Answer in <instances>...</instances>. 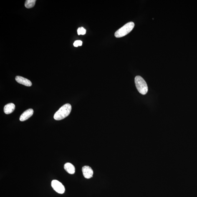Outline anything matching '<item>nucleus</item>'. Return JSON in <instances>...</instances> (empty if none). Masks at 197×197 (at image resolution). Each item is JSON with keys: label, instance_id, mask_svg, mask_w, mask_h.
Wrapping results in <instances>:
<instances>
[{"label": "nucleus", "instance_id": "12", "mask_svg": "<svg viewBox=\"0 0 197 197\" xmlns=\"http://www.w3.org/2000/svg\"><path fill=\"white\" fill-rule=\"evenodd\" d=\"M82 41L80 40H77L74 42V47H78V46H82Z\"/></svg>", "mask_w": 197, "mask_h": 197}, {"label": "nucleus", "instance_id": "2", "mask_svg": "<svg viewBox=\"0 0 197 197\" xmlns=\"http://www.w3.org/2000/svg\"><path fill=\"white\" fill-rule=\"evenodd\" d=\"M135 83L137 90L140 94L145 95L148 91V85L142 77L137 76L135 78Z\"/></svg>", "mask_w": 197, "mask_h": 197}, {"label": "nucleus", "instance_id": "10", "mask_svg": "<svg viewBox=\"0 0 197 197\" xmlns=\"http://www.w3.org/2000/svg\"><path fill=\"white\" fill-rule=\"evenodd\" d=\"M36 0H27L25 3V6L28 9L33 7L36 2Z\"/></svg>", "mask_w": 197, "mask_h": 197}, {"label": "nucleus", "instance_id": "4", "mask_svg": "<svg viewBox=\"0 0 197 197\" xmlns=\"http://www.w3.org/2000/svg\"><path fill=\"white\" fill-rule=\"evenodd\" d=\"M51 185L54 190L59 194H63L65 191V188L61 182L57 180H53Z\"/></svg>", "mask_w": 197, "mask_h": 197}, {"label": "nucleus", "instance_id": "11", "mask_svg": "<svg viewBox=\"0 0 197 197\" xmlns=\"http://www.w3.org/2000/svg\"><path fill=\"white\" fill-rule=\"evenodd\" d=\"M78 34L79 35H84L86 33V30L83 27L79 28L77 30Z\"/></svg>", "mask_w": 197, "mask_h": 197}, {"label": "nucleus", "instance_id": "8", "mask_svg": "<svg viewBox=\"0 0 197 197\" xmlns=\"http://www.w3.org/2000/svg\"><path fill=\"white\" fill-rule=\"evenodd\" d=\"M64 168L70 174L72 175L75 173V167L72 164L69 163H66L64 165Z\"/></svg>", "mask_w": 197, "mask_h": 197}, {"label": "nucleus", "instance_id": "5", "mask_svg": "<svg viewBox=\"0 0 197 197\" xmlns=\"http://www.w3.org/2000/svg\"><path fill=\"white\" fill-rule=\"evenodd\" d=\"M82 172L84 178L87 179L92 178L94 172L91 168L88 166H85L82 168Z\"/></svg>", "mask_w": 197, "mask_h": 197}, {"label": "nucleus", "instance_id": "7", "mask_svg": "<svg viewBox=\"0 0 197 197\" xmlns=\"http://www.w3.org/2000/svg\"><path fill=\"white\" fill-rule=\"evenodd\" d=\"M16 80L18 83L22 84L26 86L30 87L32 85V83L30 80L20 76L16 77Z\"/></svg>", "mask_w": 197, "mask_h": 197}, {"label": "nucleus", "instance_id": "9", "mask_svg": "<svg viewBox=\"0 0 197 197\" xmlns=\"http://www.w3.org/2000/svg\"><path fill=\"white\" fill-rule=\"evenodd\" d=\"M15 109V105L13 103L7 104L4 106V112L5 113L9 114L12 113Z\"/></svg>", "mask_w": 197, "mask_h": 197}, {"label": "nucleus", "instance_id": "1", "mask_svg": "<svg viewBox=\"0 0 197 197\" xmlns=\"http://www.w3.org/2000/svg\"><path fill=\"white\" fill-rule=\"evenodd\" d=\"M72 110L70 104H66L56 112L54 116V120H63L69 115Z\"/></svg>", "mask_w": 197, "mask_h": 197}, {"label": "nucleus", "instance_id": "3", "mask_svg": "<svg viewBox=\"0 0 197 197\" xmlns=\"http://www.w3.org/2000/svg\"><path fill=\"white\" fill-rule=\"evenodd\" d=\"M135 24L132 22L127 23L120 28L115 33V36L117 38H120L126 36L133 29Z\"/></svg>", "mask_w": 197, "mask_h": 197}, {"label": "nucleus", "instance_id": "6", "mask_svg": "<svg viewBox=\"0 0 197 197\" xmlns=\"http://www.w3.org/2000/svg\"><path fill=\"white\" fill-rule=\"evenodd\" d=\"M34 113V111L32 109H28L23 112L20 117L19 120L21 121H24L28 120L32 116Z\"/></svg>", "mask_w": 197, "mask_h": 197}]
</instances>
